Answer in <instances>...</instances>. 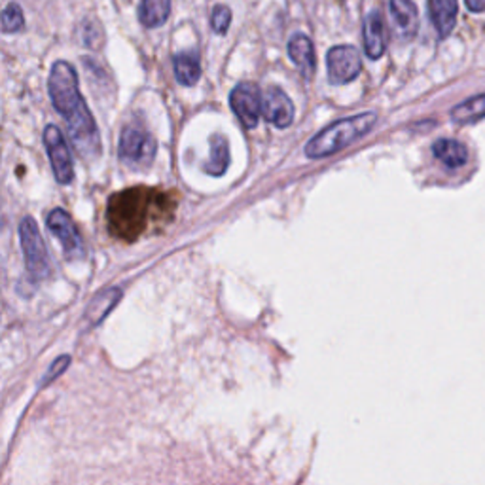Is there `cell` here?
I'll return each instance as SVG.
<instances>
[{
  "label": "cell",
  "instance_id": "obj_1",
  "mask_svg": "<svg viewBox=\"0 0 485 485\" xmlns=\"http://www.w3.org/2000/svg\"><path fill=\"white\" fill-rule=\"evenodd\" d=\"M50 97L55 111L65 118L72 145L86 160H96L101 154V137L97 123L78 88V76L71 63L57 61L48 78Z\"/></svg>",
  "mask_w": 485,
  "mask_h": 485
},
{
  "label": "cell",
  "instance_id": "obj_2",
  "mask_svg": "<svg viewBox=\"0 0 485 485\" xmlns=\"http://www.w3.org/2000/svg\"><path fill=\"white\" fill-rule=\"evenodd\" d=\"M375 123H378V114L375 113H363L353 118H343L313 137L305 146V155L309 160H321L338 154L339 150L353 145L355 140L370 133Z\"/></svg>",
  "mask_w": 485,
  "mask_h": 485
},
{
  "label": "cell",
  "instance_id": "obj_3",
  "mask_svg": "<svg viewBox=\"0 0 485 485\" xmlns=\"http://www.w3.org/2000/svg\"><path fill=\"white\" fill-rule=\"evenodd\" d=\"M146 192L145 188H131V190L118 194L111 201V228L120 233L118 238L137 236L146 224Z\"/></svg>",
  "mask_w": 485,
  "mask_h": 485
},
{
  "label": "cell",
  "instance_id": "obj_4",
  "mask_svg": "<svg viewBox=\"0 0 485 485\" xmlns=\"http://www.w3.org/2000/svg\"><path fill=\"white\" fill-rule=\"evenodd\" d=\"M20 241L23 248V258H25V268L29 277L40 283L52 272V262L48 248L42 239L40 228L33 216H25L20 222Z\"/></svg>",
  "mask_w": 485,
  "mask_h": 485
},
{
  "label": "cell",
  "instance_id": "obj_5",
  "mask_svg": "<svg viewBox=\"0 0 485 485\" xmlns=\"http://www.w3.org/2000/svg\"><path fill=\"white\" fill-rule=\"evenodd\" d=\"M120 160L131 167H146L155 155V140L148 131L128 125L120 135Z\"/></svg>",
  "mask_w": 485,
  "mask_h": 485
},
{
  "label": "cell",
  "instance_id": "obj_6",
  "mask_svg": "<svg viewBox=\"0 0 485 485\" xmlns=\"http://www.w3.org/2000/svg\"><path fill=\"white\" fill-rule=\"evenodd\" d=\"M328 80L330 84H347L363 71V59L353 46H334L326 55Z\"/></svg>",
  "mask_w": 485,
  "mask_h": 485
},
{
  "label": "cell",
  "instance_id": "obj_7",
  "mask_svg": "<svg viewBox=\"0 0 485 485\" xmlns=\"http://www.w3.org/2000/svg\"><path fill=\"white\" fill-rule=\"evenodd\" d=\"M262 91L253 82H243L238 84L231 89L230 105L231 111L236 113L238 120L245 125L247 130H255L258 125L260 114H262Z\"/></svg>",
  "mask_w": 485,
  "mask_h": 485
},
{
  "label": "cell",
  "instance_id": "obj_8",
  "mask_svg": "<svg viewBox=\"0 0 485 485\" xmlns=\"http://www.w3.org/2000/svg\"><path fill=\"white\" fill-rule=\"evenodd\" d=\"M44 145L48 150L50 162L54 175L59 184H71L74 179V165H72V155L69 150V145L65 143V137H63L61 130L57 125H48L44 130Z\"/></svg>",
  "mask_w": 485,
  "mask_h": 485
},
{
  "label": "cell",
  "instance_id": "obj_9",
  "mask_svg": "<svg viewBox=\"0 0 485 485\" xmlns=\"http://www.w3.org/2000/svg\"><path fill=\"white\" fill-rule=\"evenodd\" d=\"M46 222H48V228L52 230L54 236L61 241L63 250H65V255L69 260H76V258H84L86 256V247H84V239L80 238V233H78L72 218L69 216L67 211L63 209H54L48 218H46Z\"/></svg>",
  "mask_w": 485,
  "mask_h": 485
},
{
  "label": "cell",
  "instance_id": "obj_10",
  "mask_svg": "<svg viewBox=\"0 0 485 485\" xmlns=\"http://www.w3.org/2000/svg\"><path fill=\"white\" fill-rule=\"evenodd\" d=\"M262 114L265 121L273 123L279 130H285L294 121V103L279 86H270L263 91Z\"/></svg>",
  "mask_w": 485,
  "mask_h": 485
},
{
  "label": "cell",
  "instance_id": "obj_11",
  "mask_svg": "<svg viewBox=\"0 0 485 485\" xmlns=\"http://www.w3.org/2000/svg\"><path fill=\"white\" fill-rule=\"evenodd\" d=\"M364 52L370 59H380L387 50V30H385V20L383 13L373 10L366 15L364 20Z\"/></svg>",
  "mask_w": 485,
  "mask_h": 485
},
{
  "label": "cell",
  "instance_id": "obj_12",
  "mask_svg": "<svg viewBox=\"0 0 485 485\" xmlns=\"http://www.w3.org/2000/svg\"><path fill=\"white\" fill-rule=\"evenodd\" d=\"M459 13L457 0H429V18L440 38L451 35Z\"/></svg>",
  "mask_w": 485,
  "mask_h": 485
},
{
  "label": "cell",
  "instance_id": "obj_13",
  "mask_svg": "<svg viewBox=\"0 0 485 485\" xmlns=\"http://www.w3.org/2000/svg\"><path fill=\"white\" fill-rule=\"evenodd\" d=\"M123 292L118 288V287H113V288H105L101 292L96 294V298H93L86 309V321L91 324V326H99L106 317L108 313H111L118 302L121 300Z\"/></svg>",
  "mask_w": 485,
  "mask_h": 485
},
{
  "label": "cell",
  "instance_id": "obj_14",
  "mask_svg": "<svg viewBox=\"0 0 485 485\" xmlns=\"http://www.w3.org/2000/svg\"><path fill=\"white\" fill-rule=\"evenodd\" d=\"M390 15H393L400 35L406 38L415 37L419 29V12L414 0H390Z\"/></svg>",
  "mask_w": 485,
  "mask_h": 485
},
{
  "label": "cell",
  "instance_id": "obj_15",
  "mask_svg": "<svg viewBox=\"0 0 485 485\" xmlns=\"http://www.w3.org/2000/svg\"><path fill=\"white\" fill-rule=\"evenodd\" d=\"M288 57L292 59L294 65H298L305 74H313L317 67V59H315V48H313V42L302 35L296 33L290 40H288Z\"/></svg>",
  "mask_w": 485,
  "mask_h": 485
},
{
  "label": "cell",
  "instance_id": "obj_16",
  "mask_svg": "<svg viewBox=\"0 0 485 485\" xmlns=\"http://www.w3.org/2000/svg\"><path fill=\"white\" fill-rule=\"evenodd\" d=\"M432 152L449 169H459L468 160V148L456 138H438L432 145Z\"/></svg>",
  "mask_w": 485,
  "mask_h": 485
},
{
  "label": "cell",
  "instance_id": "obj_17",
  "mask_svg": "<svg viewBox=\"0 0 485 485\" xmlns=\"http://www.w3.org/2000/svg\"><path fill=\"white\" fill-rule=\"evenodd\" d=\"M230 165V143L221 133L211 137V155L205 163V171L213 177H222Z\"/></svg>",
  "mask_w": 485,
  "mask_h": 485
},
{
  "label": "cell",
  "instance_id": "obj_18",
  "mask_svg": "<svg viewBox=\"0 0 485 485\" xmlns=\"http://www.w3.org/2000/svg\"><path fill=\"white\" fill-rule=\"evenodd\" d=\"M171 13V0H140L138 20L146 29L162 27Z\"/></svg>",
  "mask_w": 485,
  "mask_h": 485
},
{
  "label": "cell",
  "instance_id": "obj_19",
  "mask_svg": "<svg viewBox=\"0 0 485 485\" xmlns=\"http://www.w3.org/2000/svg\"><path fill=\"white\" fill-rule=\"evenodd\" d=\"M175 76L179 84L182 86H194L201 78V65L197 52H182L177 54L175 59Z\"/></svg>",
  "mask_w": 485,
  "mask_h": 485
},
{
  "label": "cell",
  "instance_id": "obj_20",
  "mask_svg": "<svg viewBox=\"0 0 485 485\" xmlns=\"http://www.w3.org/2000/svg\"><path fill=\"white\" fill-rule=\"evenodd\" d=\"M481 118H485V93H483V96L471 97L468 101L457 105L451 111V120L456 123H459V125L474 123V121H478Z\"/></svg>",
  "mask_w": 485,
  "mask_h": 485
},
{
  "label": "cell",
  "instance_id": "obj_21",
  "mask_svg": "<svg viewBox=\"0 0 485 485\" xmlns=\"http://www.w3.org/2000/svg\"><path fill=\"white\" fill-rule=\"evenodd\" d=\"M25 27V15L20 4L10 3L3 12V33H20Z\"/></svg>",
  "mask_w": 485,
  "mask_h": 485
},
{
  "label": "cell",
  "instance_id": "obj_22",
  "mask_svg": "<svg viewBox=\"0 0 485 485\" xmlns=\"http://www.w3.org/2000/svg\"><path fill=\"white\" fill-rule=\"evenodd\" d=\"M231 23V10L228 6H216L211 13V27L216 35H224Z\"/></svg>",
  "mask_w": 485,
  "mask_h": 485
},
{
  "label": "cell",
  "instance_id": "obj_23",
  "mask_svg": "<svg viewBox=\"0 0 485 485\" xmlns=\"http://www.w3.org/2000/svg\"><path fill=\"white\" fill-rule=\"evenodd\" d=\"M69 363H71V356H59V358H55V361H54V364L50 366V372L48 373H46L44 375V378H42V383H40V387H44V385H50L55 378H57V375H61L63 372H65L67 368H69Z\"/></svg>",
  "mask_w": 485,
  "mask_h": 485
},
{
  "label": "cell",
  "instance_id": "obj_24",
  "mask_svg": "<svg viewBox=\"0 0 485 485\" xmlns=\"http://www.w3.org/2000/svg\"><path fill=\"white\" fill-rule=\"evenodd\" d=\"M466 3V8L478 13V12H485V0H464Z\"/></svg>",
  "mask_w": 485,
  "mask_h": 485
}]
</instances>
